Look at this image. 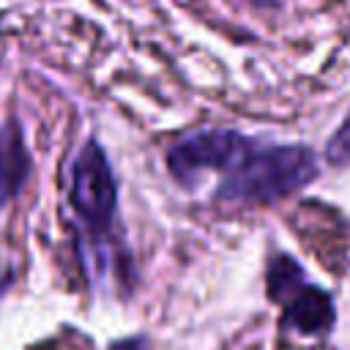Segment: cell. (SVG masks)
<instances>
[{
    "label": "cell",
    "instance_id": "1",
    "mask_svg": "<svg viewBox=\"0 0 350 350\" xmlns=\"http://www.w3.org/2000/svg\"><path fill=\"white\" fill-rule=\"evenodd\" d=\"M172 178L194 186L202 172H224L213 197L260 205L290 197L317 178V159L304 145H262L238 131H197L167 153Z\"/></svg>",
    "mask_w": 350,
    "mask_h": 350
},
{
    "label": "cell",
    "instance_id": "2",
    "mask_svg": "<svg viewBox=\"0 0 350 350\" xmlns=\"http://www.w3.org/2000/svg\"><path fill=\"white\" fill-rule=\"evenodd\" d=\"M71 208L93 235H107L118 213V183L107 153L98 142H88L71 167Z\"/></svg>",
    "mask_w": 350,
    "mask_h": 350
},
{
    "label": "cell",
    "instance_id": "3",
    "mask_svg": "<svg viewBox=\"0 0 350 350\" xmlns=\"http://www.w3.org/2000/svg\"><path fill=\"white\" fill-rule=\"evenodd\" d=\"M268 293L282 301L284 320L301 334H323L334 325V301L309 284L293 257H276L268 268Z\"/></svg>",
    "mask_w": 350,
    "mask_h": 350
},
{
    "label": "cell",
    "instance_id": "4",
    "mask_svg": "<svg viewBox=\"0 0 350 350\" xmlns=\"http://www.w3.org/2000/svg\"><path fill=\"white\" fill-rule=\"evenodd\" d=\"M33 170L22 129L14 118L0 123V208L8 205L27 183Z\"/></svg>",
    "mask_w": 350,
    "mask_h": 350
},
{
    "label": "cell",
    "instance_id": "5",
    "mask_svg": "<svg viewBox=\"0 0 350 350\" xmlns=\"http://www.w3.org/2000/svg\"><path fill=\"white\" fill-rule=\"evenodd\" d=\"M325 159L331 167H347L350 164V115L336 129V134L325 145Z\"/></svg>",
    "mask_w": 350,
    "mask_h": 350
},
{
    "label": "cell",
    "instance_id": "6",
    "mask_svg": "<svg viewBox=\"0 0 350 350\" xmlns=\"http://www.w3.org/2000/svg\"><path fill=\"white\" fill-rule=\"evenodd\" d=\"M112 350H148V345H145L142 339H129V342H120V345H115Z\"/></svg>",
    "mask_w": 350,
    "mask_h": 350
}]
</instances>
